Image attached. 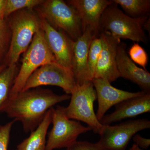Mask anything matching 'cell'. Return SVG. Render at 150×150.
<instances>
[{"label":"cell","mask_w":150,"mask_h":150,"mask_svg":"<svg viewBox=\"0 0 150 150\" xmlns=\"http://www.w3.org/2000/svg\"><path fill=\"white\" fill-rule=\"evenodd\" d=\"M129 56L130 59L137 64L146 69L148 62V56L144 49L138 43H134L129 49Z\"/></svg>","instance_id":"obj_23"},{"label":"cell","mask_w":150,"mask_h":150,"mask_svg":"<svg viewBox=\"0 0 150 150\" xmlns=\"http://www.w3.org/2000/svg\"><path fill=\"white\" fill-rule=\"evenodd\" d=\"M150 93L131 98L115 105V110L104 115L100 121L103 125H110L114 122L134 118L143 113L150 112Z\"/></svg>","instance_id":"obj_16"},{"label":"cell","mask_w":150,"mask_h":150,"mask_svg":"<svg viewBox=\"0 0 150 150\" xmlns=\"http://www.w3.org/2000/svg\"><path fill=\"white\" fill-rule=\"evenodd\" d=\"M36 12L51 26L63 30L74 41L82 34L81 21L76 11L63 0L44 1L35 8Z\"/></svg>","instance_id":"obj_5"},{"label":"cell","mask_w":150,"mask_h":150,"mask_svg":"<svg viewBox=\"0 0 150 150\" xmlns=\"http://www.w3.org/2000/svg\"><path fill=\"white\" fill-rule=\"evenodd\" d=\"M8 23L11 40L6 55L7 66L15 64L20 56L27 50L34 35L41 29L42 19L33 9L15 12Z\"/></svg>","instance_id":"obj_2"},{"label":"cell","mask_w":150,"mask_h":150,"mask_svg":"<svg viewBox=\"0 0 150 150\" xmlns=\"http://www.w3.org/2000/svg\"><path fill=\"white\" fill-rule=\"evenodd\" d=\"M129 150H143L142 149H141V148L139 147L137 145H136V144H134L133 145V146H132V147L130 149H129Z\"/></svg>","instance_id":"obj_29"},{"label":"cell","mask_w":150,"mask_h":150,"mask_svg":"<svg viewBox=\"0 0 150 150\" xmlns=\"http://www.w3.org/2000/svg\"><path fill=\"white\" fill-rule=\"evenodd\" d=\"M102 48V41L98 35L92 41L89 50L87 61L88 79L92 81Z\"/></svg>","instance_id":"obj_20"},{"label":"cell","mask_w":150,"mask_h":150,"mask_svg":"<svg viewBox=\"0 0 150 150\" xmlns=\"http://www.w3.org/2000/svg\"><path fill=\"white\" fill-rule=\"evenodd\" d=\"M150 128V121L146 119L128 120L114 126L103 125L97 143L104 150H126L134 135Z\"/></svg>","instance_id":"obj_8"},{"label":"cell","mask_w":150,"mask_h":150,"mask_svg":"<svg viewBox=\"0 0 150 150\" xmlns=\"http://www.w3.org/2000/svg\"><path fill=\"white\" fill-rule=\"evenodd\" d=\"M54 62H56L55 58L46 43L43 30L40 29L34 35L24 53L21 67L14 81L10 99L22 91L28 78L37 69Z\"/></svg>","instance_id":"obj_4"},{"label":"cell","mask_w":150,"mask_h":150,"mask_svg":"<svg viewBox=\"0 0 150 150\" xmlns=\"http://www.w3.org/2000/svg\"><path fill=\"white\" fill-rule=\"evenodd\" d=\"M42 86H53L70 95L76 86L72 72L56 62L48 63L37 69L28 78L22 91Z\"/></svg>","instance_id":"obj_9"},{"label":"cell","mask_w":150,"mask_h":150,"mask_svg":"<svg viewBox=\"0 0 150 150\" xmlns=\"http://www.w3.org/2000/svg\"><path fill=\"white\" fill-rule=\"evenodd\" d=\"M7 66L4 64L0 65V72H1Z\"/></svg>","instance_id":"obj_30"},{"label":"cell","mask_w":150,"mask_h":150,"mask_svg":"<svg viewBox=\"0 0 150 150\" xmlns=\"http://www.w3.org/2000/svg\"><path fill=\"white\" fill-rule=\"evenodd\" d=\"M44 0H7L2 18L5 19L12 14L23 9H33L44 2Z\"/></svg>","instance_id":"obj_21"},{"label":"cell","mask_w":150,"mask_h":150,"mask_svg":"<svg viewBox=\"0 0 150 150\" xmlns=\"http://www.w3.org/2000/svg\"><path fill=\"white\" fill-rule=\"evenodd\" d=\"M102 48L96 68L94 79H107L110 83L120 78L117 69L116 57L117 48L121 40L108 31L100 33Z\"/></svg>","instance_id":"obj_10"},{"label":"cell","mask_w":150,"mask_h":150,"mask_svg":"<svg viewBox=\"0 0 150 150\" xmlns=\"http://www.w3.org/2000/svg\"><path fill=\"white\" fill-rule=\"evenodd\" d=\"M149 17H131L113 3L106 8L101 16L99 32L108 31L120 40L128 39L134 42L145 43L147 37L144 31V25Z\"/></svg>","instance_id":"obj_3"},{"label":"cell","mask_w":150,"mask_h":150,"mask_svg":"<svg viewBox=\"0 0 150 150\" xmlns=\"http://www.w3.org/2000/svg\"><path fill=\"white\" fill-rule=\"evenodd\" d=\"M112 2L119 5L127 15L134 18L149 16L150 0H112Z\"/></svg>","instance_id":"obj_19"},{"label":"cell","mask_w":150,"mask_h":150,"mask_svg":"<svg viewBox=\"0 0 150 150\" xmlns=\"http://www.w3.org/2000/svg\"><path fill=\"white\" fill-rule=\"evenodd\" d=\"M65 108L62 106L52 108L53 128L48 134L45 150L68 148L77 141L81 134L91 131L89 127L83 126L80 121L68 118Z\"/></svg>","instance_id":"obj_7"},{"label":"cell","mask_w":150,"mask_h":150,"mask_svg":"<svg viewBox=\"0 0 150 150\" xmlns=\"http://www.w3.org/2000/svg\"><path fill=\"white\" fill-rule=\"evenodd\" d=\"M133 141L141 149H147L150 145V139L142 137L139 134H136L133 137Z\"/></svg>","instance_id":"obj_26"},{"label":"cell","mask_w":150,"mask_h":150,"mask_svg":"<svg viewBox=\"0 0 150 150\" xmlns=\"http://www.w3.org/2000/svg\"><path fill=\"white\" fill-rule=\"evenodd\" d=\"M92 81L96 91L98 101L96 115L99 121L104 117L108 110L113 105L126 99L146 93L143 91L131 92L119 89L112 86L105 79H93Z\"/></svg>","instance_id":"obj_12"},{"label":"cell","mask_w":150,"mask_h":150,"mask_svg":"<svg viewBox=\"0 0 150 150\" xmlns=\"http://www.w3.org/2000/svg\"><path fill=\"white\" fill-rule=\"evenodd\" d=\"M66 2L77 12L82 33L90 28L98 35L101 16L106 8L113 3L111 0H69Z\"/></svg>","instance_id":"obj_14"},{"label":"cell","mask_w":150,"mask_h":150,"mask_svg":"<svg viewBox=\"0 0 150 150\" xmlns=\"http://www.w3.org/2000/svg\"><path fill=\"white\" fill-rule=\"evenodd\" d=\"M70 98L69 95L56 94L50 90L30 89L10 99L3 112L21 121L25 133L31 132L41 123L48 110Z\"/></svg>","instance_id":"obj_1"},{"label":"cell","mask_w":150,"mask_h":150,"mask_svg":"<svg viewBox=\"0 0 150 150\" xmlns=\"http://www.w3.org/2000/svg\"><path fill=\"white\" fill-rule=\"evenodd\" d=\"M7 0H0V18H1Z\"/></svg>","instance_id":"obj_27"},{"label":"cell","mask_w":150,"mask_h":150,"mask_svg":"<svg viewBox=\"0 0 150 150\" xmlns=\"http://www.w3.org/2000/svg\"><path fill=\"white\" fill-rule=\"evenodd\" d=\"M41 19V29L56 63L71 71L72 48L74 40L64 31L55 29L45 19Z\"/></svg>","instance_id":"obj_11"},{"label":"cell","mask_w":150,"mask_h":150,"mask_svg":"<svg viewBox=\"0 0 150 150\" xmlns=\"http://www.w3.org/2000/svg\"><path fill=\"white\" fill-rule=\"evenodd\" d=\"M116 62L120 77L131 81L139 86L142 91L150 93V73L138 67L130 59L124 43L121 42L118 46Z\"/></svg>","instance_id":"obj_15"},{"label":"cell","mask_w":150,"mask_h":150,"mask_svg":"<svg viewBox=\"0 0 150 150\" xmlns=\"http://www.w3.org/2000/svg\"><path fill=\"white\" fill-rule=\"evenodd\" d=\"M71 95L69 104L65 108L67 117L86 123L94 133L99 134L103 125L98 121L94 110L97 96L92 81L76 86Z\"/></svg>","instance_id":"obj_6"},{"label":"cell","mask_w":150,"mask_h":150,"mask_svg":"<svg viewBox=\"0 0 150 150\" xmlns=\"http://www.w3.org/2000/svg\"><path fill=\"white\" fill-rule=\"evenodd\" d=\"M17 74L16 64L7 66L0 72V112H3L8 103Z\"/></svg>","instance_id":"obj_18"},{"label":"cell","mask_w":150,"mask_h":150,"mask_svg":"<svg viewBox=\"0 0 150 150\" xmlns=\"http://www.w3.org/2000/svg\"><path fill=\"white\" fill-rule=\"evenodd\" d=\"M150 18L148 19L144 25V30H146L150 32Z\"/></svg>","instance_id":"obj_28"},{"label":"cell","mask_w":150,"mask_h":150,"mask_svg":"<svg viewBox=\"0 0 150 150\" xmlns=\"http://www.w3.org/2000/svg\"><path fill=\"white\" fill-rule=\"evenodd\" d=\"M98 36L92 29L88 28L77 40L73 41L71 71L76 85L81 86L89 81L87 75L89 50L92 40Z\"/></svg>","instance_id":"obj_13"},{"label":"cell","mask_w":150,"mask_h":150,"mask_svg":"<svg viewBox=\"0 0 150 150\" xmlns=\"http://www.w3.org/2000/svg\"><path fill=\"white\" fill-rule=\"evenodd\" d=\"M16 121L13 119L6 125H0V150H8L11 130Z\"/></svg>","instance_id":"obj_24"},{"label":"cell","mask_w":150,"mask_h":150,"mask_svg":"<svg viewBox=\"0 0 150 150\" xmlns=\"http://www.w3.org/2000/svg\"><path fill=\"white\" fill-rule=\"evenodd\" d=\"M66 150H104L98 143L85 141H76L67 148Z\"/></svg>","instance_id":"obj_25"},{"label":"cell","mask_w":150,"mask_h":150,"mask_svg":"<svg viewBox=\"0 0 150 150\" xmlns=\"http://www.w3.org/2000/svg\"><path fill=\"white\" fill-rule=\"evenodd\" d=\"M10 40L11 31L8 23L5 19L0 18V62L4 55H6Z\"/></svg>","instance_id":"obj_22"},{"label":"cell","mask_w":150,"mask_h":150,"mask_svg":"<svg viewBox=\"0 0 150 150\" xmlns=\"http://www.w3.org/2000/svg\"><path fill=\"white\" fill-rule=\"evenodd\" d=\"M52 108L48 110L43 121L31 132L29 137L17 146L16 150H46L47 131L52 122Z\"/></svg>","instance_id":"obj_17"}]
</instances>
